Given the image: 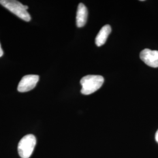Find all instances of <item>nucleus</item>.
Returning a JSON list of instances; mask_svg holds the SVG:
<instances>
[{
	"mask_svg": "<svg viewBox=\"0 0 158 158\" xmlns=\"http://www.w3.org/2000/svg\"><path fill=\"white\" fill-rule=\"evenodd\" d=\"M104 79L99 75H88L80 80L82 86L81 93L84 95H89L98 90L104 83Z\"/></svg>",
	"mask_w": 158,
	"mask_h": 158,
	"instance_id": "obj_1",
	"label": "nucleus"
},
{
	"mask_svg": "<svg viewBox=\"0 0 158 158\" xmlns=\"http://www.w3.org/2000/svg\"><path fill=\"white\" fill-rule=\"evenodd\" d=\"M0 4L25 21L29 22L31 19V15L27 11L28 6H23L18 1L0 0Z\"/></svg>",
	"mask_w": 158,
	"mask_h": 158,
	"instance_id": "obj_2",
	"label": "nucleus"
},
{
	"mask_svg": "<svg viewBox=\"0 0 158 158\" xmlns=\"http://www.w3.org/2000/svg\"><path fill=\"white\" fill-rule=\"evenodd\" d=\"M36 139L32 134L23 136L18 145V151L21 158H29L34 152Z\"/></svg>",
	"mask_w": 158,
	"mask_h": 158,
	"instance_id": "obj_3",
	"label": "nucleus"
},
{
	"mask_svg": "<svg viewBox=\"0 0 158 158\" xmlns=\"http://www.w3.org/2000/svg\"><path fill=\"white\" fill-rule=\"evenodd\" d=\"M39 79L38 75L29 74L23 76L18 85V91L24 93L32 90L37 85Z\"/></svg>",
	"mask_w": 158,
	"mask_h": 158,
	"instance_id": "obj_4",
	"label": "nucleus"
},
{
	"mask_svg": "<svg viewBox=\"0 0 158 158\" xmlns=\"http://www.w3.org/2000/svg\"><path fill=\"white\" fill-rule=\"evenodd\" d=\"M140 58L148 66L158 68V51L145 49L140 53Z\"/></svg>",
	"mask_w": 158,
	"mask_h": 158,
	"instance_id": "obj_5",
	"label": "nucleus"
},
{
	"mask_svg": "<svg viewBox=\"0 0 158 158\" xmlns=\"http://www.w3.org/2000/svg\"><path fill=\"white\" fill-rule=\"evenodd\" d=\"M88 11L86 6L82 3H80L77 8L76 14V25L77 27L81 28L85 25L87 22Z\"/></svg>",
	"mask_w": 158,
	"mask_h": 158,
	"instance_id": "obj_6",
	"label": "nucleus"
},
{
	"mask_svg": "<svg viewBox=\"0 0 158 158\" xmlns=\"http://www.w3.org/2000/svg\"><path fill=\"white\" fill-rule=\"evenodd\" d=\"M111 32V28L110 25H106L104 27H102L96 36V40H95L96 45L97 46L103 45L106 43Z\"/></svg>",
	"mask_w": 158,
	"mask_h": 158,
	"instance_id": "obj_7",
	"label": "nucleus"
},
{
	"mask_svg": "<svg viewBox=\"0 0 158 158\" xmlns=\"http://www.w3.org/2000/svg\"><path fill=\"white\" fill-rule=\"evenodd\" d=\"M3 54H4V52H3V51H2V49L1 48V44H0V57L2 56Z\"/></svg>",
	"mask_w": 158,
	"mask_h": 158,
	"instance_id": "obj_8",
	"label": "nucleus"
},
{
	"mask_svg": "<svg viewBox=\"0 0 158 158\" xmlns=\"http://www.w3.org/2000/svg\"><path fill=\"white\" fill-rule=\"evenodd\" d=\"M155 140L158 143V130L156 131V134H155Z\"/></svg>",
	"mask_w": 158,
	"mask_h": 158,
	"instance_id": "obj_9",
	"label": "nucleus"
}]
</instances>
